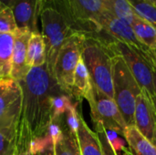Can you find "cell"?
<instances>
[{"label":"cell","mask_w":156,"mask_h":155,"mask_svg":"<svg viewBox=\"0 0 156 155\" xmlns=\"http://www.w3.org/2000/svg\"><path fill=\"white\" fill-rule=\"evenodd\" d=\"M91 90L92 82L90 79V73L82 58H80L74 72L73 84L71 88V96L72 98L77 100L78 103H80L82 101L83 99H87Z\"/></svg>","instance_id":"14"},{"label":"cell","mask_w":156,"mask_h":155,"mask_svg":"<svg viewBox=\"0 0 156 155\" xmlns=\"http://www.w3.org/2000/svg\"><path fill=\"white\" fill-rule=\"evenodd\" d=\"M153 69H154V97L153 102L156 110V57L154 54V58L153 59Z\"/></svg>","instance_id":"28"},{"label":"cell","mask_w":156,"mask_h":155,"mask_svg":"<svg viewBox=\"0 0 156 155\" xmlns=\"http://www.w3.org/2000/svg\"><path fill=\"white\" fill-rule=\"evenodd\" d=\"M19 83L23 90V100L16 131L14 155H27L34 141L47 136L52 120L51 98L63 90L47 63L30 69Z\"/></svg>","instance_id":"1"},{"label":"cell","mask_w":156,"mask_h":155,"mask_svg":"<svg viewBox=\"0 0 156 155\" xmlns=\"http://www.w3.org/2000/svg\"><path fill=\"white\" fill-rule=\"evenodd\" d=\"M154 54H155V57H156V51H155V52H154Z\"/></svg>","instance_id":"34"},{"label":"cell","mask_w":156,"mask_h":155,"mask_svg":"<svg viewBox=\"0 0 156 155\" xmlns=\"http://www.w3.org/2000/svg\"><path fill=\"white\" fill-rule=\"evenodd\" d=\"M14 34L0 33V79L10 78Z\"/></svg>","instance_id":"19"},{"label":"cell","mask_w":156,"mask_h":155,"mask_svg":"<svg viewBox=\"0 0 156 155\" xmlns=\"http://www.w3.org/2000/svg\"><path fill=\"white\" fill-rule=\"evenodd\" d=\"M47 62V48L44 37L40 32L30 34L27 48V66L37 68Z\"/></svg>","instance_id":"15"},{"label":"cell","mask_w":156,"mask_h":155,"mask_svg":"<svg viewBox=\"0 0 156 155\" xmlns=\"http://www.w3.org/2000/svg\"><path fill=\"white\" fill-rule=\"evenodd\" d=\"M103 3L112 16L131 26L138 16L128 0H103Z\"/></svg>","instance_id":"20"},{"label":"cell","mask_w":156,"mask_h":155,"mask_svg":"<svg viewBox=\"0 0 156 155\" xmlns=\"http://www.w3.org/2000/svg\"><path fill=\"white\" fill-rule=\"evenodd\" d=\"M135 13L156 28V5L148 0H128Z\"/></svg>","instance_id":"22"},{"label":"cell","mask_w":156,"mask_h":155,"mask_svg":"<svg viewBox=\"0 0 156 155\" xmlns=\"http://www.w3.org/2000/svg\"><path fill=\"white\" fill-rule=\"evenodd\" d=\"M112 81L113 100L127 127L134 126L135 102L142 89L122 58L114 52H112Z\"/></svg>","instance_id":"4"},{"label":"cell","mask_w":156,"mask_h":155,"mask_svg":"<svg viewBox=\"0 0 156 155\" xmlns=\"http://www.w3.org/2000/svg\"><path fill=\"white\" fill-rule=\"evenodd\" d=\"M133 30L137 39L149 50L156 51V28L148 21L141 16L137 18L132 24Z\"/></svg>","instance_id":"18"},{"label":"cell","mask_w":156,"mask_h":155,"mask_svg":"<svg viewBox=\"0 0 156 155\" xmlns=\"http://www.w3.org/2000/svg\"><path fill=\"white\" fill-rule=\"evenodd\" d=\"M124 155H132V154H131V153H130V154H124Z\"/></svg>","instance_id":"33"},{"label":"cell","mask_w":156,"mask_h":155,"mask_svg":"<svg viewBox=\"0 0 156 155\" xmlns=\"http://www.w3.org/2000/svg\"><path fill=\"white\" fill-rule=\"evenodd\" d=\"M134 126L148 141L154 143L156 132V110L152 97L144 89L135 102Z\"/></svg>","instance_id":"11"},{"label":"cell","mask_w":156,"mask_h":155,"mask_svg":"<svg viewBox=\"0 0 156 155\" xmlns=\"http://www.w3.org/2000/svg\"><path fill=\"white\" fill-rule=\"evenodd\" d=\"M39 19L47 48L46 63L51 72L58 52L66 40L75 34H86L76 20L69 0H43Z\"/></svg>","instance_id":"2"},{"label":"cell","mask_w":156,"mask_h":155,"mask_svg":"<svg viewBox=\"0 0 156 155\" xmlns=\"http://www.w3.org/2000/svg\"><path fill=\"white\" fill-rule=\"evenodd\" d=\"M81 58L88 69L92 85L113 99L112 52L106 40L96 35H85Z\"/></svg>","instance_id":"3"},{"label":"cell","mask_w":156,"mask_h":155,"mask_svg":"<svg viewBox=\"0 0 156 155\" xmlns=\"http://www.w3.org/2000/svg\"><path fill=\"white\" fill-rule=\"evenodd\" d=\"M16 132L0 131V153L4 155H14L15 153Z\"/></svg>","instance_id":"26"},{"label":"cell","mask_w":156,"mask_h":155,"mask_svg":"<svg viewBox=\"0 0 156 155\" xmlns=\"http://www.w3.org/2000/svg\"><path fill=\"white\" fill-rule=\"evenodd\" d=\"M86 100L89 102L94 124L101 123L104 129L115 131L124 137L127 125L113 99L92 85V90Z\"/></svg>","instance_id":"7"},{"label":"cell","mask_w":156,"mask_h":155,"mask_svg":"<svg viewBox=\"0 0 156 155\" xmlns=\"http://www.w3.org/2000/svg\"><path fill=\"white\" fill-rule=\"evenodd\" d=\"M43 0H17L12 8L17 28L31 33L39 32L37 20L42 7Z\"/></svg>","instance_id":"12"},{"label":"cell","mask_w":156,"mask_h":155,"mask_svg":"<svg viewBox=\"0 0 156 155\" xmlns=\"http://www.w3.org/2000/svg\"><path fill=\"white\" fill-rule=\"evenodd\" d=\"M37 155H55L54 145H49V146L46 147L44 150H42L40 153H38Z\"/></svg>","instance_id":"29"},{"label":"cell","mask_w":156,"mask_h":155,"mask_svg":"<svg viewBox=\"0 0 156 155\" xmlns=\"http://www.w3.org/2000/svg\"><path fill=\"white\" fill-rule=\"evenodd\" d=\"M124 139L132 155H156V147L148 141L135 126L127 127Z\"/></svg>","instance_id":"17"},{"label":"cell","mask_w":156,"mask_h":155,"mask_svg":"<svg viewBox=\"0 0 156 155\" xmlns=\"http://www.w3.org/2000/svg\"><path fill=\"white\" fill-rule=\"evenodd\" d=\"M149 2H151L152 4H154V5H156V0H148Z\"/></svg>","instance_id":"31"},{"label":"cell","mask_w":156,"mask_h":155,"mask_svg":"<svg viewBox=\"0 0 156 155\" xmlns=\"http://www.w3.org/2000/svg\"><path fill=\"white\" fill-rule=\"evenodd\" d=\"M30 34L29 31L19 29L14 34L10 78L18 82L22 81L30 70L27 63V48Z\"/></svg>","instance_id":"13"},{"label":"cell","mask_w":156,"mask_h":155,"mask_svg":"<svg viewBox=\"0 0 156 155\" xmlns=\"http://www.w3.org/2000/svg\"><path fill=\"white\" fill-rule=\"evenodd\" d=\"M153 144H154V146L156 147V132H155V137H154V141Z\"/></svg>","instance_id":"32"},{"label":"cell","mask_w":156,"mask_h":155,"mask_svg":"<svg viewBox=\"0 0 156 155\" xmlns=\"http://www.w3.org/2000/svg\"><path fill=\"white\" fill-rule=\"evenodd\" d=\"M77 137L81 155H103L101 143L96 132L89 128L82 116H80Z\"/></svg>","instance_id":"16"},{"label":"cell","mask_w":156,"mask_h":155,"mask_svg":"<svg viewBox=\"0 0 156 155\" xmlns=\"http://www.w3.org/2000/svg\"><path fill=\"white\" fill-rule=\"evenodd\" d=\"M16 1H17V0H0V2L4 3L5 5H8L9 7H12L13 5H14Z\"/></svg>","instance_id":"30"},{"label":"cell","mask_w":156,"mask_h":155,"mask_svg":"<svg viewBox=\"0 0 156 155\" xmlns=\"http://www.w3.org/2000/svg\"><path fill=\"white\" fill-rule=\"evenodd\" d=\"M78 102H74L63 115L65 128L71 133L77 134L80 122V114L78 111Z\"/></svg>","instance_id":"25"},{"label":"cell","mask_w":156,"mask_h":155,"mask_svg":"<svg viewBox=\"0 0 156 155\" xmlns=\"http://www.w3.org/2000/svg\"><path fill=\"white\" fill-rule=\"evenodd\" d=\"M72 97L64 92H58L52 96L51 98V111H52V119H56L64 115L70 106L74 103L72 101Z\"/></svg>","instance_id":"23"},{"label":"cell","mask_w":156,"mask_h":155,"mask_svg":"<svg viewBox=\"0 0 156 155\" xmlns=\"http://www.w3.org/2000/svg\"><path fill=\"white\" fill-rule=\"evenodd\" d=\"M54 153L55 155H81L77 134L69 132L65 128L63 138L54 144Z\"/></svg>","instance_id":"21"},{"label":"cell","mask_w":156,"mask_h":155,"mask_svg":"<svg viewBox=\"0 0 156 155\" xmlns=\"http://www.w3.org/2000/svg\"><path fill=\"white\" fill-rule=\"evenodd\" d=\"M72 13L86 35H96V24L107 11L103 0H69Z\"/></svg>","instance_id":"10"},{"label":"cell","mask_w":156,"mask_h":155,"mask_svg":"<svg viewBox=\"0 0 156 155\" xmlns=\"http://www.w3.org/2000/svg\"><path fill=\"white\" fill-rule=\"evenodd\" d=\"M22 100L20 83L11 78L0 79V131H16Z\"/></svg>","instance_id":"8"},{"label":"cell","mask_w":156,"mask_h":155,"mask_svg":"<svg viewBox=\"0 0 156 155\" xmlns=\"http://www.w3.org/2000/svg\"><path fill=\"white\" fill-rule=\"evenodd\" d=\"M84 34H75L59 48L51 73L60 89L71 96L76 67L81 58ZM72 97V96H71Z\"/></svg>","instance_id":"6"},{"label":"cell","mask_w":156,"mask_h":155,"mask_svg":"<svg viewBox=\"0 0 156 155\" xmlns=\"http://www.w3.org/2000/svg\"><path fill=\"white\" fill-rule=\"evenodd\" d=\"M96 27V35L101 37L125 43L143 52H153L137 39L131 25L115 17L108 10L99 18Z\"/></svg>","instance_id":"9"},{"label":"cell","mask_w":156,"mask_h":155,"mask_svg":"<svg viewBox=\"0 0 156 155\" xmlns=\"http://www.w3.org/2000/svg\"><path fill=\"white\" fill-rule=\"evenodd\" d=\"M94 127H95V132H96V134L100 140V143H101L103 155H118L117 153L115 152V150L111 145V143L106 136L104 127L101 123L94 124Z\"/></svg>","instance_id":"27"},{"label":"cell","mask_w":156,"mask_h":155,"mask_svg":"<svg viewBox=\"0 0 156 155\" xmlns=\"http://www.w3.org/2000/svg\"><path fill=\"white\" fill-rule=\"evenodd\" d=\"M18 30L12 8L0 2V33L15 34Z\"/></svg>","instance_id":"24"},{"label":"cell","mask_w":156,"mask_h":155,"mask_svg":"<svg viewBox=\"0 0 156 155\" xmlns=\"http://www.w3.org/2000/svg\"><path fill=\"white\" fill-rule=\"evenodd\" d=\"M109 48L121 56L131 73L138 82L141 89L145 90L150 96L154 97V69L153 59L154 52H143L134 47L125 43L105 39Z\"/></svg>","instance_id":"5"}]
</instances>
